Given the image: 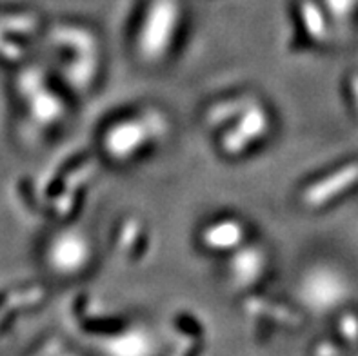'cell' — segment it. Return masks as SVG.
<instances>
[{
	"label": "cell",
	"instance_id": "1",
	"mask_svg": "<svg viewBox=\"0 0 358 356\" xmlns=\"http://www.w3.org/2000/svg\"><path fill=\"white\" fill-rule=\"evenodd\" d=\"M342 334L345 336L350 346L358 343V318L355 315H348L342 320Z\"/></svg>",
	"mask_w": 358,
	"mask_h": 356
}]
</instances>
